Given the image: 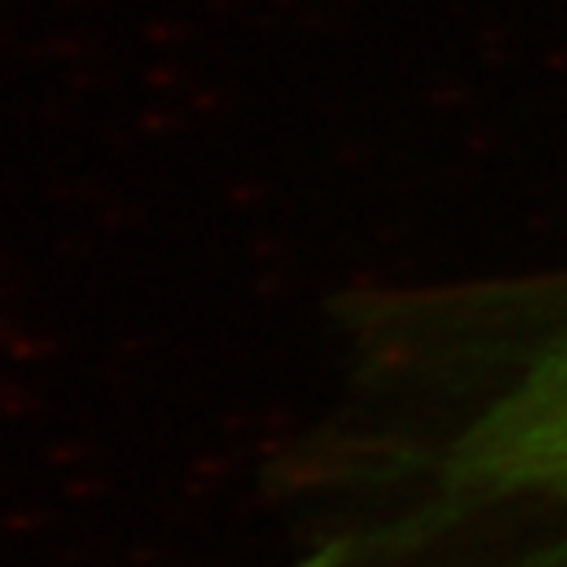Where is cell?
I'll return each instance as SVG.
<instances>
[{"instance_id": "cell-1", "label": "cell", "mask_w": 567, "mask_h": 567, "mask_svg": "<svg viewBox=\"0 0 567 567\" xmlns=\"http://www.w3.org/2000/svg\"><path fill=\"white\" fill-rule=\"evenodd\" d=\"M332 313L343 394L269 472L288 567H567V262Z\"/></svg>"}]
</instances>
